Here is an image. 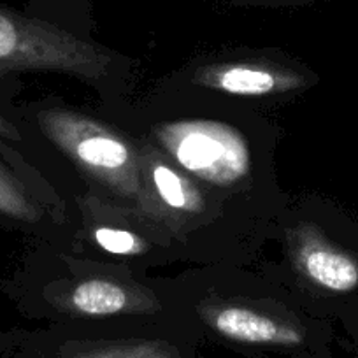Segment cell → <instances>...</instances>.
<instances>
[{"mask_svg": "<svg viewBox=\"0 0 358 358\" xmlns=\"http://www.w3.org/2000/svg\"><path fill=\"white\" fill-rule=\"evenodd\" d=\"M295 264L309 281L325 290L350 292L358 287L357 262L311 234L297 241Z\"/></svg>", "mask_w": 358, "mask_h": 358, "instance_id": "obj_8", "label": "cell"}, {"mask_svg": "<svg viewBox=\"0 0 358 358\" xmlns=\"http://www.w3.org/2000/svg\"><path fill=\"white\" fill-rule=\"evenodd\" d=\"M209 325L223 339L248 346L297 348L304 343L301 329L271 315L244 308L222 306L209 313Z\"/></svg>", "mask_w": 358, "mask_h": 358, "instance_id": "obj_5", "label": "cell"}, {"mask_svg": "<svg viewBox=\"0 0 358 358\" xmlns=\"http://www.w3.org/2000/svg\"><path fill=\"white\" fill-rule=\"evenodd\" d=\"M199 85L237 97H267L287 94L304 85L295 71L268 62H223L201 69Z\"/></svg>", "mask_w": 358, "mask_h": 358, "instance_id": "obj_4", "label": "cell"}, {"mask_svg": "<svg viewBox=\"0 0 358 358\" xmlns=\"http://www.w3.org/2000/svg\"><path fill=\"white\" fill-rule=\"evenodd\" d=\"M67 306L81 316H116L151 311L155 301L139 288L122 281L90 278L79 281L69 292Z\"/></svg>", "mask_w": 358, "mask_h": 358, "instance_id": "obj_7", "label": "cell"}, {"mask_svg": "<svg viewBox=\"0 0 358 358\" xmlns=\"http://www.w3.org/2000/svg\"><path fill=\"white\" fill-rule=\"evenodd\" d=\"M0 137H4V139H11V141L20 139V132L16 130V127L13 125V123H9L2 115H0Z\"/></svg>", "mask_w": 358, "mask_h": 358, "instance_id": "obj_12", "label": "cell"}, {"mask_svg": "<svg viewBox=\"0 0 358 358\" xmlns=\"http://www.w3.org/2000/svg\"><path fill=\"white\" fill-rule=\"evenodd\" d=\"M158 143L188 174L220 188L236 187L250 174V150L230 127L216 122L169 123L157 130Z\"/></svg>", "mask_w": 358, "mask_h": 358, "instance_id": "obj_3", "label": "cell"}, {"mask_svg": "<svg viewBox=\"0 0 358 358\" xmlns=\"http://www.w3.org/2000/svg\"><path fill=\"white\" fill-rule=\"evenodd\" d=\"M71 358H181L178 350L160 341H118L97 344Z\"/></svg>", "mask_w": 358, "mask_h": 358, "instance_id": "obj_10", "label": "cell"}, {"mask_svg": "<svg viewBox=\"0 0 358 358\" xmlns=\"http://www.w3.org/2000/svg\"><path fill=\"white\" fill-rule=\"evenodd\" d=\"M44 136L86 176L125 201L155 211L144 185L143 165L132 144L97 120L69 109L37 115Z\"/></svg>", "mask_w": 358, "mask_h": 358, "instance_id": "obj_1", "label": "cell"}, {"mask_svg": "<svg viewBox=\"0 0 358 358\" xmlns=\"http://www.w3.org/2000/svg\"><path fill=\"white\" fill-rule=\"evenodd\" d=\"M94 241L104 251L123 257H134L144 251V241L136 234L115 227H101L94 232Z\"/></svg>", "mask_w": 358, "mask_h": 358, "instance_id": "obj_11", "label": "cell"}, {"mask_svg": "<svg viewBox=\"0 0 358 358\" xmlns=\"http://www.w3.org/2000/svg\"><path fill=\"white\" fill-rule=\"evenodd\" d=\"M0 215L18 222H37L41 216L39 208L30 197L23 183L0 164Z\"/></svg>", "mask_w": 358, "mask_h": 358, "instance_id": "obj_9", "label": "cell"}, {"mask_svg": "<svg viewBox=\"0 0 358 358\" xmlns=\"http://www.w3.org/2000/svg\"><path fill=\"white\" fill-rule=\"evenodd\" d=\"M141 165L155 211L158 204H164L167 211L179 216H197L206 211L204 195L197 185L171 162L164 160L160 155L148 153L141 158Z\"/></svg>", "mask_w": 358, "mask_h": 358, "instance_id": "obj_6", "label": "cell"}, {"mask_svg": "<svg viewBox=\"0 0 358 358\" xmlns=\"http://www.w3.org/2000/svg\"><path fill=\"white\" fill-rule=\"evenodd\" d=\"M108 51L43 20L0 8V74L13 71H55L85 79L104 78Z\"/></svg>", "mask_w": 358, "mask_h": 358, "instance_id": "obj_2", "label": "cell"}]
</instances>
